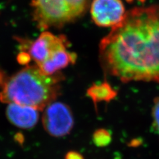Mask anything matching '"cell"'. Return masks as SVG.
I'll list each match as a JSON object with an SVG mask.
<instances>
[{"instance_id": "8", "label": "cell", "mask_w": 159, "mask_h": 159, "mask_svg": "<svg viewBox=\"0 0 159 159\" xmlns=\"http://www.w3.org/2000/svg\"><path fill=\"white\" fill-rule=\"evenodd\" d=\"M77 59L75 53L70 52L66 49H61L51 54L45 61L37 65L47 75H52L70 64H74Z\"/></svg>"}, {"instance_id": "12", "label": "cell", "mask_w": 159, "mask_h": 159, "mask_svg": "<svg viewBox=\"0 0 159 159\" xmlns=\"http://www.w3.org/2000/svg\"><path fill=\"white\" fill-rule=\"evenodd\" d=\"M17 60L19 64H23V65H27L31 61V58L27 52L21 51L17 55Z\"/></svg>"}, {"instance_id": "13", "label": "cell", "mask_w": 159, "mask_h": 159, "mask_svg": "<svg viewBox=\"0 0 159 159\" xmlns=\"http://www.w3.org/2000/svg\"><path fill=\"white\" fill-rule=\"evenodd\" d=\"M64 159H85L81 153H80L75 151H71L68 152Z\"/></svg>"}, {"instance_id": "2", "label": "cell", "mask_w": 159, "mask_h": 159, "mask_svg": "<svg viewBox=\"0 0 159 159\" xmlns=\"http://www.w3.org/2000/svg\"><path fill=\"white\" fill-rule=\"evenodd\" d=\"M62 74H44L37 65L27 66L13 76H6L0 85V101L44 109L61 91Z\"/></svg>"}, {"instance_id": "4", "label": "cell", "mask_w": 159, "mask_h": 159, "mask_svg": "<svg viewBox=\"0 0 159 159\" xmlns=\"http://www.w3.org/2000/svg\"><path fill=\"white\" fill-rule=\"evenodd\" d=\"M73 114L65 103L52 102L44 108L43 125L45 131L54 137H62L71 131L74 126Z\"/></svg>"}, {"instance_id": "3", "label": "cell", "mask_w": 159, "mask_h": 159, "mask_svg": "<svg viewBox=\"0 0 159 159\" xmlns=\"http://www.w3.org/2000/svg\"><path fill=\"white\" fill-rule=\"evenodd\" d=\"M89 0H32L33 21L41 30L61 28L85 13Z\"/></svg>"}, {"instance_id": "11", "label": "cell", "mask_w": 159, "mask_h": 159, "mask_svg": "<svg viewBox=\"0 0 159 159\" xmlns=\"http://www.w3.org/2000/svg\"><path fill=\"white\" fill-rule=\"evenodd\" d=\"M152 129L153 132L159 137V97L154 99L152 109Z\"/></svg>"}, {"instance_id": "7", "label": "cell", "mask_w": 159, "mask_h": 159, "mask_svg": "<svg viewBox=\"0 0 159 159\" xmlns=\"http://www.w3.org/2000/svg\"><path fill=\"white\" fill-rule=\"evenodd\" d=\"M6 116L13 125L21 129H31L39 120V110L34 107L11 103L6 108Z\"/></svg>"}, {"instance_id": "6", "label": "cell", "mask_w": 159, "mask_h": 159, "mask_svg": "<svg viewBox=\"0 0 159 159\" xmlns=\"http://www.w3.org/2000/svg\"><path fill=\"white\" fill-rule=\"evenodd\" d=\"M90 12L96 25L111 28L122 22L127 13L121 0H93Z\"/></svg>"}, {"instance_id": "5", "label": "cell", "mask_w": 159, "mask_h": 159, "mask_svg": "<svg viewBox=\"0 0 159 159\" xmlns=\"http://www.w3.org/2000/svg\"><path fill=\"white\" fill-rule=\"evenodd\" d=\"M69 41L64 35H55L50 32H43L39 37L28 46L22 45V51H26L31 59L39 65L57 51L67 49Z\"/></svg>"}, {"instance_id": "1", "label": "cell", "mask_w": 159, "mask_h": 159, "mask_svg": "<svg viewBox=\"0 0 159 159\" xmlns=\"http://www.w3.org/2000/svg\"><path fill=\"white\" fill-rule=\"evenodd\" d=\"M106 73L123 82L159 83V6L127 12L99 44Z\"/></svg>"}, {"instance_id": "9", "label": "cell", "mask_w": 159, "mask_h": 159, "mask_svg": "<svg viewBox=\"0 0 159 159\" xmlns=\"http://www.w3.org/2000/svg\"><path fill=\"white\" fill-rule=\"evenodd\" d=\"M117 92L107 82L93 84L87 90V95L91 98L94 106L101 102H109L117 96Z\"/></svg>"}, {"instance_id": "10", "label": "cell", "mask_w": 159, "mask_h": 159, "mask_svg": "<svg viewBox=\"0 0 159 159\" xmlns=\"http://www.w3.org/2000/svg\"><path fill=\"white\" fill-rule=\"evenodd\" d=\"M93 142L98 147L108 146L112 141L110 132L105 129H99L93 134Z\"/></svg>"}]
</instances>
